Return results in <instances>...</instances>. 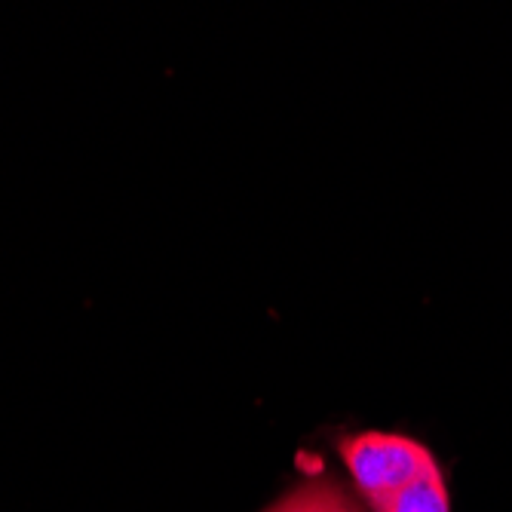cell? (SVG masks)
Returning a JSON list of instances; mask_svg holds the SVG:
<instances>
[{
    "label": "cell",
    "instance_id": "obj_1",
    "mask_svg": "<svg viewBox=\"0 0 512 512\" xmlns=\"http://www.w3.org/2000/svg\"><path fill=\"white\" fill-rule=\"evenodd\" d=\"M341 460L365 506L439 470L436 457L421 442L375 430L341 439Z\"/></svg>",
    "mask_w": 512,
    "mask_h": 512
},
{
    "label": "cell",
    "instance_id": "obj_2",
    "mask_svg": "<svg viewBox=\"0 0 512 512\" xmlns=\"http://www.w3.org/2000/svg\"><path fill=\"white\" fill-rule=\"evenodd\" d=\"M261 512H365V506L341 482L329 476H310Z\"/></svg>",
    "mask_w": 512,
    "mask_h": 512
},
{
    "label": "cell",
    "instance_id": "obj_3",
    "mask_svg": "<svg viewBox=\"0 0 512 512\" xmlns=\"http://www.w3.org/2000/svg\"><path fill=\"white\" fill-rule=\"evenodd\" d=\"M368 509L371 512H451L442 470H433L417 482H411L375 503H368Z\"/></svg>",
    "mask_w": 512,
    "mask_h": 512
}]
</instances>
